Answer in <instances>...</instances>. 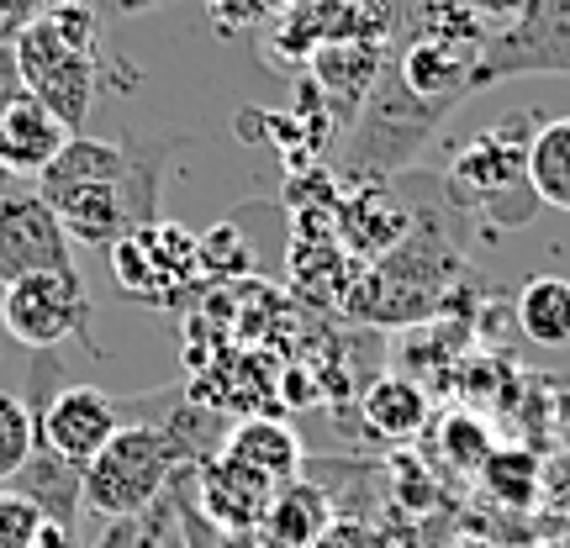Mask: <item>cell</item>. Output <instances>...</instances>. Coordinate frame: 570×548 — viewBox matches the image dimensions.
<instances>
[{
  "instance_id": "8fae6325",
  "label": "cell",
  "mask_w": 570,
  "mask_h": 548,
  "mask_svg": "<svg viewBox=\"0 0 570 548\" xmlns=\"http://www.w3.org/2000/svg\"><path fill=\"white\" fill-rule=\"evenodd\" d=\"M190 490H196V507H202L212 528H223L227 538H254L281 486L269 475H259L254 465L233 459V454H212L206 465H196Z\"/></svg>"
},
{
  "instance_id": "2e32d148",
  "label": "cell",
  "mask_w": 570,
  "mask_h": 548,
  "mask_svg": "<svg viewBox=\"0 0 570 548\" xmlns=\"http://www.w3.org/2000/svg\"><path fill=\"white\" fill-rule=\"evenodd\" d=\"M11 490H21L48 522H75V511L85 507V469L69 465L63 454H53V448L38 438L32 459L21 465V475L11 480Z\"/></svg>"
},
{
  "instance_id": "f546056e",
  "label": "cell",
  "mask_w": 570,
  "mask_h": 548,
  "mask_svg": "<svg viewBox=\"0 0 570 548\" xmlns=\"http://www.w3.org/2000/svg\"><path fill=\"white\" fill-rule=\"evenodd\" d=\"M539 496H550L560 511H570V459L544 465V490H539Z\"/></svg>"
},
{
  "instance_id": "277c9868",
  "label": "cell",
  "mask_w": 570,
  "mask_h": 548,
  "mask_svg": "<svg viewBox=\"0 0 570 548\" xmlns=\"http://www.w3.org/2000/svg\"><path fill=\"white\" fill-rule=\"evenodd\" d=\"M175 142H159V148H132V159L117 180H90V185H63V190H48L42 201L59 211L63 232L75 243L90 248H111L122 243L127 232L159 222V185H164V159H169Z\"/></svg>"
},
{
  "instance_id": "3957f363",
  "label": "cell",
  "mask_w": 570,
  "mask_h": 548,
  "mask_svg": "<svg viewBox=\"0 0 570 548\" xmlns=\"http://www.w3.org/2000/svg\"><path fill=\"white\" fill-rule=\"evenodd\" d=\"M449 117V106H433L423 96H412L396 63L381 69L375 90L365 96V106L354 111L348 122V138H344V180L354 185H386L396 180L402 169H412V159L423 153V142L439 132V122Z\"/></svg>"
},
{
  "instance_id": "7a4b0ae2",
  "label": "cell",
  "mask_w": 570,
  "mask_h": 548,
  "mask_svg": "<svg viewBox=\"0 0 570 548\" xmlns=\"http://www.w3.org/2000/svg\"><path fill=\"white\" fill-rule=\"evenodd\" d=\"M539 111H508L497 127L475 132V138L454 153L449 163L444 196L460 217H475L491 232H518L539 217V190L529 180V142Z\"/></svg>"
},
{
  "instance_id": "4dcf8cb0",
  "label": "cell",
  "mask_w": 570,
  "mask_h": 548,
  "mask_svg": "<svg viewBox=\"0 0 570 548\" xmlns=\"http://www.w3.org/2000/svg\"><path fill=\"white\" fill-rule=\"evenodd\" d=\"M465 11H475L481 21H491V27H508L518 11H523V0H460Z\"/></svg>"
},
{
  "instance_id": "e575fe53",
  "label": "cell",
  "mask_w": 570,
  "mask_h": 548,
  "mask_svg": "<svg viewBox=\"0 0 570 548\" xmlns=\"http://www.w3.org/2000/svg\"><path fill=\"white\" fill-rule=\"evenodd\" d=\"M0 42H11V32H6V27H0Z\"/></svg>"
},
{
  "instance_id": "d4e9b609",
  "label": "cell",
  "mask_w": 570,
  "mask_h": 548,
  "mask_svg": "<svg viewBox=\"0 0 570 548\" xmlns=\"http://www.w3.org/2000/svg\"><path fill=\"white\" fill-rule=\"evenodd\" d=\"M206 11H212L223 38H244V32L265 27V21L281 11V0H206Z\"/></svg>"
},
{
  "instance_id": "e0dca14e",
  "label": "cell",
  "mask_w": 570,
  "mask_h": 548,
  "mask_svg": "<svg viewBox=\"0 0 570 548\" xmlns=\"http://www.w3.org/2000/svg\"><path fill=\"white\" fill-rule=\"evenodd\" d=\"M223 454L254 465L259 475H269L275 486L296 480L306 469V454H302V438L291 432V422H275V417H248V422H233L227 427V444Z\"/></svg>"
},
{
  "instance_id": "ffe728a7",
  "label": "cell",
  "mask_w": 570,
  "mask_h": 548,
  "mask_svg": "<svg viewBox=\"0 0 570 548\" xmlns=\"http://www.w3.org/2000/svg\"><path fill=\"white\" fill-rule=\"evenodd\" d=\"M481 490L497 496V507L523 511L539 501L544 490V465L533 448H491V459L481 465Z\"/></svg>"
},
{
  "instance_id": "d6a6232c",
  "label": "cell",
  "mask_w": 570,
  "mask_h": 548,
  "mask_svg": "<svg viewBox=\"0 0 570 548\" xmlns=\"http://www.w3.org/2000/svg\"><path fill=\"white\" fill-rule=\"evenodd\" d=\"M96 548H138V517H117V522H106V532L96 538Z\"/></svg>"
},
{
  "instance_id": "5bb4252c",
  "label": "cell",
  "mask_w": 570,
  "mask_h": 548,
  "mask_svg": "<svg viewBox=\"0 0 570 548\" xmlns=\"http://www.w3.org/2000/svg\"><path fill=\"white\" fill-rule=\"evenodd\" d=\"M407 232H412V211L396 206L386 185H354V196L338 211V238L360 259H386L391 248H402Z\"/></svg>"
},
{
  "instance_id": "8d00e7d4",
  "label": "cell",
  "mask_w": 570,
  "mask_h": 548,
  "mask_svg": "<svg viewBox=\"0 0 570 548\" xmlns=\"http://www.w3.org/2000/svg\"><path fill=\"white\" fill-rule=\"evenodd\" d=\"M523 6H529V0H523Z\"/></svg>"
},
{
  "instance_id": "603a6c76",
  "label": "cell",
  "mask_w": 570,
  "mask_h": 548,
  "mask_svg": "<svg viewBox=\"0 0 570 548\" xmlns=\"http://www.w3.org/2000/svg\"><path fill=\"white\" fill-rule=\"evenodd\" d=\"M444 454L454 459V469H465V475H481V465L491 459L487 427L475 422V417H449V422H444Z\"/></svg>"
},
{
  "instance_id": "7c38bea8",
  "label": "cell",
  "mask_w": 570,
  "mask_h": 548,
  "mask_svg": "<svg viewBox=\"0 0 570 548\" xmlns=\"http://www.w3.org/2000/svg\"><path fill=\"white\" fill-rule=\"evenodd\" d=\"M63 142H69V127L32 96H17L0 111V169L11 180H38Z\"/></svg>"
},
{
  "instance_id": "30bf717a",
  "label": "cell",
  "mask_w": 570,
  "mask_h": 548,
  "mask_svg": "<svg viewBox=\"0 0 570 548\" xmlns=\"http://www.w3.org/2000/svg\"><path fill=\"white\" fill-rule=\"evenodd\" d=\"M122 427H127L122 401L96 386H63L38 407V438L80 469L90 465Z\"/></svg>"
},
{
  "instance_id": "d590c367",
  "label": "cell",
  "mask_w": 570,
  "mask_h": 548,
  "mask_svg": "<svg viewBox=\"0 0 570 548\" xmlns=\"http://www.w3.org/2000/svg\"><path fill=\"white\" fill-rule=\"evenodd\" d=\"M6 180H11V175H6V169H0V185H6Z\"/></svg>"
},
{
  "instance_id": "6da1fadb",
  "label": "cell",
  "mask_w": 570,
  "mask_h": 548,
  "mask_svg": "<svg viewBox=\"0 0 570 548\" xmlns=\"http://www.w3.org/2000/svg\"><path fill=\"white\" fill-rule=\"evenodd\" d=\"M11 42H17L27 96L48 106L69 132L90 117L106 80L117 74L101 53V17H96L90 0H53Z\"/></svg>"
},
{
  "instance_id": "4316f807",
  "label": "cell",
  "mask_w": 570,
  "mask_h": 548,
  "mask_svg": "<svg viewBox=\"0 0 570 548\" xmlns=\"http://www.w3.org/2000/svg\"><path fill=\"white\" fill-rule=\"evenodd\" d=\"M138 548H185L180 517H175V501H169V496H164L154 511L138 517Z\"/></svg>"
},
{
  "instance_id": "4fadbf2b",
  "label": "cell",
  "mask_w": 570,
  "mask_h": 548,
  "mask_svg": "<svg viewBox=\"0 0 570 548\" xmlns=\"http://www.w3.org/2000/svg\"><path fill=\"white\" fill-rule=\"evenodd\" d=\"M333 496H327L312 475H296V480H285L275 490V501H269L265 522L254 532V548H312L333 528Z\"/></svg>"
},
{
  "instance_id": "f1b7e54d",
  "label": "cell",
  "mask_w": 570,
  "mask_h": 548,
  "mask_svg": "<svg viewBox=\"0 0 570 548\" xmlns=\"http://www.w3.org/2000/svg\"><path fill=\"white\" fill-rule=\"evenodd\" d=\"M48 6H53V0H0V27L17 38L21 27H27V21H38Z\"/></svg>"
},
{
  "instance_id": "cb8c5ba5",
  "label": "cell",
  "mask_w": 570,
  "mask_h": 548,
  "mask_svg": "<svg viewBox=\"0 0 570 548\" xmlns=\"http://www.w3.org/2000/svg\"><path fill=\"white\" fill-rule=\"evenodd\" d=\"M48 517H42L21 490H11V486H0V548H27L32 544V532L42 528Z\"/></svg>"
},
{
  "instance_id": "5b68a950",
  "label": "cell",
  "mask_w": 570,
  "mask_h": 548,
  "mask_svg": "<svg viewBox=\"0 0 570 548\" xmlns=\"http://www.w3.org/2000/svg\"><path fill=\"white\" fill-rule=\"evenodd\" d=\"M185 469L180 448L169 444L159 422H127L111 444L85 465V507L101 511L106 522L142 517L169 496V480Z\"/></svg>"
},
{
  "instance_id": "d6986e66",
  "label": "cell",
  "mask_w": 570,
  "mask_h": 548,
  "mask_svg": "<svg viewBox=\"0 0 570 548\" xmlns=\"http://www.w3.org/2000/svg\"><path fill=\"white\" fill-rule=\"evenodd\" d=\"M529 180L550 211H570V117H554V122L533 127Z\"/></svg>"
},
{
  "instance_id": "ac0fdd59",
  "label": "cell",
  "mask_w": 570,
  "mask_h": 548,
  "mask_svg": "<svg viewBox=\"0 0 570 548\" xmlns=\"http://www.w3.org/2000/svg\"><path fill=\"white\" fill-rule=\"evenodd\" d=\"M518 332L539 348H570V280L566 275H539L518 290L512 301Z\"/></svg>"
},
{
  "instance_id": "1f68e13d",
  "label": "cell",
  "mask_w": 570,
  "mask_h": 548,
  "mask_svg": "<svg viewBox=\"0 0 570 548\" xmlns=\"http://www.w3.org/2000/svg\"><path fill=\"white\" fill-rule=\"evenodd\" d=\"M27 548H80V532H75V522H42Z\"/></svg>"
},
{
  "instance_id": "ba28073f",
  "label": "cell",
  "mask_w": 570,
  "mask_h": 548,
  "mask_svg": "<svg viewBox=\"0 0 570 548\" xmlns=\"http://www.w3.org/2000/svg\"><path fill=\"white\" fill-rule=\"evenodd\" d=\"M48 269H75V238L63 232L59 211L42 201L38 185L6 180L0 185V290Z\"/></svg>"
},
{
  "instance_id": "836d02e7",
  "label": "cell",
  "mask_w": 570,
  "mask_h": 548,
  "mask_svg": "<svg viewBox=\"0 0 570 548\" xmlns=\"http://www.w3.org/2000/svg\"><path fill=\"white\" fill-rule=\"evenodd\" d=\"M106 11H117V17H142V11H159L169 0H101Z\"/></svg>"
},
{
  "instance_id": "9c48e42d",
  "label": "cell",
  "mask_w": 570,
  "mask_h": 548,
  "mask_svg": "<svg viewBox=\"0 0 570 548\" xmlns=\"http://www.w3.org/2000/svg\"><path fill=\"white\" fill-rule=\"evenodd\" d=\"M111 275L132 301H175L202 275V238H190L175 222H148L106 248Z\"/></svg>"
},
{
  "instance_id": "8992f818",
  "label": "cell",
  "mask_w": 570,
  "mask_h": 548,
  "mask_svg": "<svg viewBox=\"0 0 570 548\" xmlns=\"http://www.w3.org/2000/svg\"><path fill=\"white\" fill-rule=\"evenodd\" d=\"M0 327L32 353H48L69 338H90V296H85L80 269H48V275L6 285Z\"/></svg>"
},
{
  "instance_id": "83f0119b",
  "label": "cell",
  "mask_w": 570,
  "mask_h": 548,
  "mask_svg": "<svg viewBox=\"0 0 570 548\" xmlns=\"http://www.w3.org/2000/svg\"><path fill=\"white\" fill-rule=\"evenodd\" d=\"M27 96V80H21V59H17V42H0V111Z\"/></svg>"
},
{
  "instance_id": "484cf974",
  "label": "cell",
  "mask_w": 570,
  "mask_h": 548,
  "mask_svg": "<svg viewBox=\"0 0 570 548\" xmlns=\"http://www.w3.org/2000/svg\"><path fill=\"white\" fill-rule=\"evenodd\" d=\"M202 269L206 275H238V269H248V243L238 238L233 222L212 227L202 238Z\"/></svg>"
},
{
  "instance_id": "9a60e30c",
  "label": "cell",
  "mask_w": 570,
  "mask_h": 548,
  "mask_svg": "<svg viewBox=\"0 0 570 548\" xmlns=\"http://www.w3.org/2000/svg\"><path fill=\"white\" fill-rule=\"evenodd\" d=\"M360 417L365 432L381 444H407L428 427V390L407 375H375L360 396Z\"/></svg>"
},
{
  "instance_id": "44dd1931",
  "label": "cell",
  "mask_w": 570,
  "mask_h": 548,
  "mask_svg": "<svg viewBox=\"0 0 570 548\" xmlns=\"http://www.w3.org/2000/svg\"><path fill=\"white\" fill-rule=\"evenodd\" d=\"M32 448H38V407H27L17 390H0V486L17 480Z\"/></svg>"
},
{
  "instance_id": "7402d4cb",
  "label": "cell",
  "mask_w": 570,
  "mask_h": 548,
  "mask_svg": "<svg viewBox=\"0 0 570 548\" xmlns=\"http://www.w3.org/2000/svg\"><path fill=\"white\" fill-rule=\"evenodd\" d=\"M312 548H417V538L407 528H386L370 517H333V528Z\"/></svg>"
},
{
  "instance_id": "52a82bcc",
  "label": "cell",
  "mask_w": 570,
  "mask_h": 548,
  "mask_svg": "<svg viewBox=\"0 0 570 548\" xmlns=\"http://www.w3.org/2000/svg\"><path fill=\"white\" fill-rule=\"evenodd\" d=\"M523 74L570 80V0H529L508 27H491L487 59L475 69V90L523 80Z\"/></svg>"
}]
</instances>
